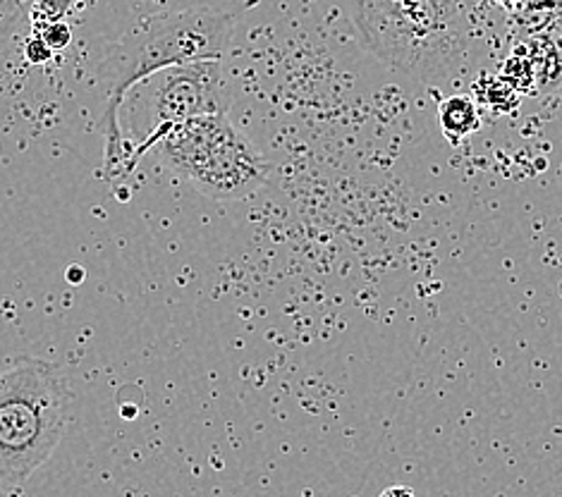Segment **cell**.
Here are the masks:
<instances>
[{
    "label": "cell",
    "mask_w": 562,
    "mask_h": 497,
    "mask_svg": "<svg viewBox=\"0 0 562 497\" xmlns=\"http://www.w3.org/2000/svg\"><path fill=\"white\" fill-rule=\"evenodd\" d=\"M75 0H34L32 18L36 22H50V20H65L72 12Z\"/></svg>",
    "instance_id": "obj_8"
},
{
    "label": "cell",
    "mask_w": 562,
    "mask_h": 497,
    "mask_svg": "<svg viewBox=\"0 0 562 497\" xmlns=\"http://www.w3.org/2000/svg\"><path fill=\"white\" fill-rule=\"evenodd\" d=\"M53 50L42 36H36V34H32L30 36V42H26V46H24V56H26V60H30L32 65H44V63H48L50 58H53Z\"/></svg>",
    "instance_id": "obj_9"
},
{
    "label": "cell",
    "mask_w": 562,
    "mask_h": 497,
    "mask_svg": "<svg viewBox=\"0 0 562 497\" xmlns=\"http://www.w3.org/2000/svg\"><path fill=\"white\" fill-rule=\"evenodd\" d=\"M379 497H417V493L407 486H393V488H385Z\"/></svg>",
    "instance_id": "obj_10"
},
{
    "label": "cell",
    "mask_w": 562,
    "mask_h": 497,
    "mask_svg": "<svg viewBox=\"0 0 562 497\" xmlns=\"http://www.w3.org/2000/svg\"><path fill=\"white\" fill-rule=\"evenodd\" d=\"M367 48L422 82L462 67L476 36V0H355Z\"/></svg>",
    "instance_id": "obj_2"
},
{
    "label": "cell",
    "mask_w": 562,
    "mask_h": 497,
    "mask_svg": "<svg viewBox=\"0 0 562 497\" xmlns=\"http://www.w3.org/2000/svg\"><path fill=\"white\" fill-rule=\"evenodd\" d=\"M440 127L452 139H462V137H470V134L479 127V111L476 105L464 99V97H452L446 99L440 103Z\"/></svg>",
    "instance_id": "obj_6"
},
{
    "label": "cell",
    "mask_w": 562,
    "mask_h": 497,
    "mask_svg": "<svg viewBox=\"0 0 562 497\" xmlns=\"http://www.w3.org/2000/svg\"><path fill=\"white\" fill-rule=\"evenodd\" d=\"M233 15L216 8H190L144 20L103 53L97 67V84L105 99L101 120L105 178L115 180L127 174V142L123 129L127 91L166 67L221 60L233 44Z\"/></svg>",
    "instance_id": "obj_1"
},
{
    "label": "cell",
    "mask_w": 562,
    "mask_h": 497,
    "mask_svg": "<svg viewBox=\"0 0 562 497\" xmlns=\"http://www.w3.org/2000/svg\"><path fill=\"white\" fill-rule=\"evenodd\" d=\"M34 34L42 36L44 42L56 50H65L70 44H72V30L70 24L65 20H50V22H36L34 24Z\"/></svg>",
    "instance_id": "obj_7"
},
{
    "label": "cell",
    "mask_w": 562,
    "mask_h": 497,
    "mask_svg": "<svg viewBox=\"0 0 562 497\" xmlns=\"http://www.w3.org/2000/svg\"><path fill=\"white\" fill-rule=\"evenodd\" d=\"M123 111H130L127 174L168 132L194 117L227 113V91L221 60H199L166 67L142 79L125 97Z\"/></svg>",
    "instance_id": "obj_5"
},
{
    "label": "cell",
    "mask_w": 562,
    "mask_h": 497,
    "mask_svg": "<svg viewBox=\"0 0 562 497\" xmlns=\"http://www.w3.org/2000/svg\"><path fill=\"white\" fill-rule=\"evenodd\" d=\"M160 156L199 194L239 201L269 182L271 166L227 113L194 117L158 142Z\"/></svg>",
    "instance_id": "obj_4"
},
{
    "label": "cell",
    "mask_w": 562,
    "mask_h": 497,
    "mask_svg": "<svg viewBox=\"0 0 562 497\" xmlns=\"http://www.w3.org/2000/svg\"><path fill=\"white\" fill-rule=\"evenodd\" d=\"M72 407L63 371L20 359L0 371V481L20 486L56 452Z\"/></svg>",
    "instance_id": "obj_3"
}]
</instances>
